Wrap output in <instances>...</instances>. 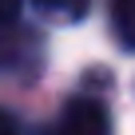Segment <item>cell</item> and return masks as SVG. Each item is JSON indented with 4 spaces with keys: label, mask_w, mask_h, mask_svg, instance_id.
Here are the masks:
<instances>
[{
    "label": "cell",
    "mask_w": 135,
    "mask_h": 135,
    "mask_svg": "<svg viewBox=\"0 0 135 135\" xmlns=\"http://www.w3.org/2000/svg\"><path fill=\"white\" fill-rule=\"evenodd\" d=\"M52 135H111V119H107V107L91 95H76L68 99V107L60 111Z\"/></svg>",
    "instance_id": "6da1fadb"
},
{
    "label": "cell",
    "mask_w": 135,
    "mask_h": 135,
    "mask_svg": "<svg viewBox=\"0 0 135 135\" xmlns=\"http://www.w3.org/2000/svg\"><path fill=\"white\" fill-rule=\"evenodd\" d=\"M111 32L123 48L135 52V0H111Z\"/></svg>",
    "instance_id": "7a4b0ae2"
},
{
    "label": "cell",
    "mask_w": 135,
    "mask_h": 135,
    "mask_svg": "<svg viewBox=\"0 0 135 135\" xmlns=\"http://www.w3.org/2000/svg\"><path fill=\"white\" fill-rule=\"evenodd\" d=\"M32 8L48 20H60V24H72L88 12V0H32Z\"/></svg>",
    "instance_id": "3957f363"
},
{
    "label": "cell",
    "mask_w": 135,
    "mask_h": 135,
    "mask_svg": "<svg viewBox=\"0 0 135 135\" xmlns=\"http://www.w3.org/2000/svg\"><path fill=\"white\" fill-rule=\"evenodd\" d=\"M24 44H28V36L20 32V24L0 32V68H12V64L24 56Z\"/></svg>",
    "instance_id": "277c9868"
},
{
    "label": "cell",
    "mask_w": 135,
    "mask_h": 135,
    "mask_svg": "<svg viewBox=\"0 0 135 135\" xmlns=\"http://www.w3.org/2000/svg\"><path fill=\"white\" fill-rule=\"evenodd\" d=\"M20 8H24V0H0V32L20 24Z\"/></svg>",
    "instance_id": "5b68a950"
},
{
    "label": "cell",
    "mask_w": 135,
    "mask_h": 135,
    "mask_svg": "<svg viewBox=\"0 0 135 135\" xmlns=\"http://www.w3.org/2000/svg\"><path fill=\"white\" fill-rule=\"evenodd\" d=\"M0 135H24V131H20V123H16L8 111H0Z\"/></svg>",
    "instance_id": "8992f818"
}]
</instances>
